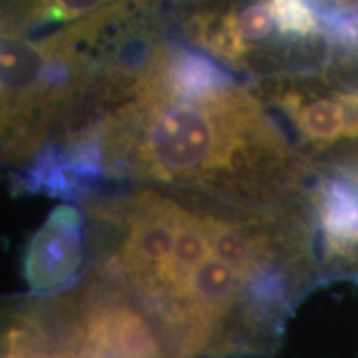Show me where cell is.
Wrapping results in <instances>:
<instances>
[{
    "instance_id": "cell-1",
    "label": "cell",
    "mask_w": 358,
    "mask_h": 358,
    "mask_svg": "<svg viewBox=\"0 0 358 358\" xmlns=\"http://www.w3.org/2000/svg\"><path fill=\"white\" fill-rule=\"evenodd\" d=\"M120 0H3L2 37H25L45 27L78 22Z\"/></svg>"
},
{
    "instance_id": "cell-2",
    "label": "cell",
    "mask_w": 358,
    "mask_h": 358,
    "mask_svg": "<svg viewBox=\"0 0 358 358\" xmlns=\"http://www.w3.org/2000/svg\"><path fill=\"white\" fill-rule=\"evenodd\" d=\"M182 219L185 216L174 206L143 216L127 241L124 257L128 266L140 272H158L171 257Z\"/></svg>"
},
{
    "instance_id": "cell-3",
    "label": "cell",
    "mask_w": 358,
    "mask_h": 358,
    "mask_svg": "<svg viewBox=\"0 0 358 358\" xmlns=\"http://www.w3.org/2000/svg\"><path fill=\"white\" fill-rule=\"evenodd\" d=\"M236 289V268L217 256H208L192 271L189 295L192 303L203 310L221 308L231 301Z\"/></svg>"
},
{
    "instance_id": "cell-4",
    "label": "cell",
    "mask_w": 358,
    "mask_h": 358,
    "mask_svg": "<svg viewBox=\"0 0 358 358\" xmlns=\"http://www.w3.org/2000/svg\"><path fill=\"white\" fill-rule=\"evenodd\" d=\"M78 256V241L73 229L57 231L47 229L42 234V241L35 243L32 250L30 271L34 272L32 280L43 284L45 274L48 272L47 284H53L58 277L65 275L73 266V259Z\"/></svg>"
},
{
    "instance_id": "cell-5",
    "label": "cell",
    "mask_w": 358,
    "mask_h": 358,
    "mask_svg": "<svg viewBox=\"0 0 358 358\" xmlns=\"http://www.w3.org/2000/svg\"><path fill=\"white\" fill-rule=\"evenodd\" d=\"M324 221L335 241L358 243V191L343 182H334L327 187Z\"/></svg>"
},
{
    "instance_id": "cell-6",
    "label": "cell",
    "mask_w": 358,
    "mask_h": 358,
    "mask_svg": "<svg viewBox=\"0 0 358 358\" xmlns=\"http://www.w3.org/2000/svg\"><path fill=\"white\" fill-rule=\"evenodd\" d=\"M227 8L249 52L254 45L266 42L272 32L277 30L267 0H245L243 6H227Z\"/></svg>"
},
{
    "instance_id": "cell-7",
    "label": "cell",
    "mask_w": 358,
    "mask_h": 358,
    "mask_svg": "<svg viewBox=\"0 0 358 358\" xmlns=\"http://www.w3.org/2000/svg\"><path fill=\"white\" fill-rule=\"evenodd\" d=\"M209 244L219 259L231 264L237 272H244L252 264V250L243 232L217 221H204Z\"/></svg>"
},
{
    "instance_id": "cell-8",
    "label": "cell",
    "mask_w": 358,
    "mask_h": 358,
    "mask_svg": "<svg viewBox=\"0 0 358 358\" xmlns=\"http://www.w3.org/2000/svg\"><path fill=\"white\" fill-rule=\"evenodd\" d=\"M327 2L332 3V6H338V7L348 8V10L358 12V0H327Z\"/></svg>"
}]
</instances>
